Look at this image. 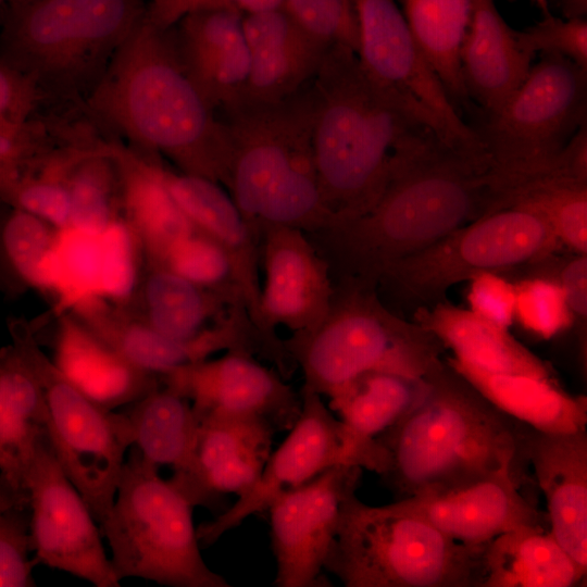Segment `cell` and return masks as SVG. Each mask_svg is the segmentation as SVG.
Masks as SVG:
<instances>
[{
	"instance_id": "6da1fadb",
	"label": "cell",
	"mask_w": 587,
	"mask_h": 587,
	"mask_svg": "<svg viewBox=\"0 0 587 587\" xmlns=\"http://www.w3.org/2000/svg\"><path fill=\"white\" fill-rule=\"evenodd\" d=\"M508 208V188L486 154L457 150L433 134L396 157L373 207L340 224L366 276L489 213Z\"/></svg>"
},
{
	"instance_id": "7a4b0ae2",
	"label": "cell",
	"mask_w": 587,
	"mask_h": 587,
	"mask_svg": "<svg viewBox=\"0 0 587 587\" xmlns=\"http://www.w3.org/2000/svg\"><path fill=\"white\" fill-rule=\"evenodd\" d=\"M424 377L422 400L375 438L379 476L397 500L513 471L524 424L495 407L445 358Z\"/></svg>"
},
{
	"instance_id": "3957f363",
	"label": "cell",
	"mask_w": 587,
	"mask_h": 587,
	"mask_svg": "<svg viewBox=\"0 0 587 587\" xmlns=\"http://www.w3.org/2000/svg\"><path fill=\"white\" fill-rule=\"evenodd\" d=\"M311 89L315 170L324 203L339 225L367 212L397 154L433 133L375 86L345 47L327 50Z\"/></svg>"
},
{
	"instance_id": "277c9868",
	"label": "cell",
	"mask_w": 587,
	"mask_h": 587,
	"mask_svg": "<svg viewBox=\"0 0 587 587\" xmlns=\"http://www.w3.org/2000/svg\"><path fill=\"white\" fill-rule=\"evenodd\" d=\"M163 30L146 27L117 48L92 105L125 136L171 155L190 174L226 180V129Z\"/></svg>"
},
{
	"instance_id": "5b68a950",
	"label": "cell",
	"mask_w": 587,
	"mask_h": 587,
	"mask_svg": "<svg viewBox=\"0 0 587 587\" xmlns=\"http://www.w3.org/2000/svg\"><path fill=\"white\" fill-rule=\"evenodd\" d=\"M311 82L276 101L217 111L230 147L226 180L245 218L276 225L332 218L314 164Z\"/></svg>"
},
{
	"instance_id": "8992f818",
	"label": "cell",
	"mask_w": 587,
	"mask_h": 587,
	"mask_svg": "<svg viewBox=\"0 0 587 587\" xmlns=\"http://www.w3.org/2000/svg\"><path fill=\"white\" fill-rule=\"evenodd\" d=\"M485 546L454 541L400 500L371 507L352 494L324 569L347 587H482Z\"/></svg>"
},
{
	"instance_id": "52a82bcc",
	"label": "cell",
	"mask_w": 587,
	"mask_h": 587,
	"mask_svg": "<svg viewBox=\"0 0 587 587\" xmlns=\"http://www.w3.org/2000/svg\"><path fill=\"white\" fill-rule=\"evenodd\" d=\"M192 505L130 447L113 505L100 525L120 580L138 577L171 587H229L200 553Z\"/></svg>"
},
{
	"instance_id": "ba28073f",
	"label": "cell",
	"mask_w": 587,
	"mask_h": 587,
	"mask_svg": "<svg viewBox=\"0 0 587 587\" xmlns=\"http://www.w3.org/2000/svg\"><path fill=\"white\" fill-rule=\"evenodd\" d=\"M587 124V71L541 54L519 89L476 133L509 187L547 166Z\"/></svg>"
},
{
	"instance_id": "9c48e42d",
	"label": "cell",
	"mask_w": 587,
	"mask_h": 587,
	"mask_svg": "<svg viewBox=\"0 0 587 587\" xmlns=\"http://www.w3.org/2000/svg\"><path fill=\"white\" fill-rule=\"evenodd\" d=\"M291 348L304 370V389L326 396L372 371L424 377L446 349L413 320L397 317L361 294Z\"/></svg>"
},
{
	"instance_id": "30bf717a",
	"label": "cell",
	"mask_w": 587,
	"mask_h": 587,
	"mask_svg": "<svg viewBox=\"0 0 587 587\" xmlns=\"http://www.w3.org/2000/svg\"><path fill=\"white\" fill-rule=\"evenodd\" d=\"M563 250L536 212L508 207L471 222L390 264L386 276L415 309L484 272L508 273Z\"/></svg>"
},
{
	"instance_id": "8fae6325",
	"label": "cell",
	"mask_w": 587,
	"mask_h": 587,
	"mask_svg": "<svg viewBox=\"0 0 587 587\" xmlns=\"http://www.w3.org/2000/svg\"><path fill=\"white\" fill-rule=\"evenodd\" d=\"M17 346L40 384L52 450L101 525L113 505L133 445L129 420L122 411L105 410L92 402L26 342Z\"/></svg>"
},
{
	"instance_id": "7c38bea8",
	"label": "cell",
	"mask_w": 587,
	"mask_h": 587,
	"mask_svg": "<svg viewBox=\"0 0 587 587\" xmlns=\"http://www.w3.org/2000/svg\"><path fill=\"white\" fill-rule=\"evenodd\" d=\"M357 57L369 79L420 125L457 150L487 154L417 47L397 0H353Z\"/></svg>"
},
{
	"instance_id": "4fadbf2b",
	"label": "cell",
	"mask_w": 587,
	"mask_h": 587,
	"mask_svg": "<svg viewBox=\"0 0 587 587\" xmlns=\"http://www.w3.org/2000/svg\"><path fill=\"white\" fill-rule=\"evenodd\" d=\"M278 449L268 457L253 486L223 513L196 529L200 547L213 545L248 516L267 511L282 494L339 464L380 473L383 462L376 441H365L337 420L320 399L303 390L301 413Z\"/></svg>"
},
{
	"instance_id": "5bb4252c",
	"label": "cell",
	"mask_w": 587,
	"mask_h": 587,
	"mask_svg": "<svg viewBox=\"0 0 587 587\" xmlns=\"http://www.w3.org/2000/svg\"><path fill=\"white\" fill-rule=\"evenodd\" d=\"M126 16V0H42L8 30L1 64L32 84L73 77L114 48Z\"/></svg>"
},
{
	"instance_id": "9a60e30c",
	"label": "cell",
	"mask_w": 587,
	"mask_h": 587,
	"mask_svg": "<svg viewBox=\"0 0 587 587\" xmlns=\"http://www.w3.org/2000/svg\"><path fill=\"white\" fill-rule=\"evenodd\" d=\"M37 563L97 587H120L102 545L100 527L60 465L46 432L37 439L23 474Z\"/></svg>"
},
{
	"instance_id": "2e32d148",
	"label": "cell",
	"mask_w": 587,
	"mask_h": 587,
	"mask_svg": "<svg viewBox=\"0 0 587 587\" xmlns=\"http://www.w3.org/2000/svg\"><path fill=\"white\" fill-rule=\"evenodd\" d=\"M362 467L335 465L279 495L268 507L278 587L324 586L322 571L345 501L357 492Z\"/></svg>"
},
{
	"instance_id": "e0dca14e",
	"label": "cell",
	"mask_w": 587,
	"mask_h": 587,
	"mask_svg": "<svg viewBox=\"0 0 587 587\" xmlns=\"http://www.w3.org/2000/svg\"><path fill=\"white\" fill-rule=\"evenodd\" d=\"M162 375L167 388L192 400L197 420L248 417L263 421L280 432L290 429L301 413L302 399L274 372L242 351Z\"/></svg>"
},
{
	"instance_id": "ac0fdd59",
	"label": "cell",
	"mask_w": 587,
	"mask_h": 587,
	"mask_svg": "<svg viewBox=\"0 0 587 587\" xmlns=\"http://www.w3.org/2000/svg\"><path fill=\"white\" fill-rule=\"evenodd\" d=\"M197 422L190 460L168 480L192 507L221 514L225 495L240 497L257 482L277 432L263 421L248 417H204Z\"/></svg>"
},
{
	"instance_id": "d6986e66",
	"label": "cell",
	"mask_w": 587,
	"mask_h": 587,
	"mask_svg": "<svg viewBox=\"0 0 587 587\" xmlns=\"http://www.w3.org/2000/svg\"><path fill=\"white\" fill-rule=\"evenodd\" d=\"M400 501L454 541L472 547L521 527L546 524L544 515L520 492L512 470Z\"/></svg>"
},
{
	"instance_id": "ffe728a7",
	"label": "cell",
	"mask_w": 587,
	"mask_h": 587,
	"mask_svg": "<svg viewBox=\"0 0 587 587\" xmlns=\"http://www.w3.org/2000/svg\"><path fill=\"white\" fill-rule=\"evenodd\" d=\"M521 450L545 495L549 530L587 573L586 429L549 434L524 424Z\"/></svg>"
},
{
	"instance_id": "44dd1931",
	"label": "cell",
	"mask_w": 587,
	"mask_h": 587,
	"mask_svg": "<svg viewBox=\"0 0 587 587\" xmlns=\"http://www.w3.org/2000/svg\"><path fill=\"white\" fill-rule=\"evenodd\" d=\"M242 14L233 10L190 13L175 41L183 65L204 100L217 111L238 102L249 76Z\"/></svg>"
},
{
	"instance_id": "7402d4cb",
	"label": "cell",
	"mask_w": 587,
	"mask_h": 587,
	"mask_svg": "<svg viewBox=\"0 0 587 587\" xmlns=\"http://www.w3.org/2000/svg\"><path fill=\"white\" fill-rule=\"evenodd\" d=\"M242 25L249 76L239 101L271 102L292 95L314 78L329 49L282 8L243 15Z\"/></svg>"
},
{
	"instance_id": "603a6c76",
	"label": "cell",
	"mask_w": 587,
	"mask_h": 587,
	"mask_svg": "<svg viewBox=\"0 0 587 587\" xmlns=\"http://www.w3.org/2000/svg\"><path fill=\"white\" fill-rule=\"evenodd\" d=\"M470 1V22L460 51L461 74L469 100L479 105L486 118L523 84L534 55L521 48L515 29L501 16L495 0Z\"/></svg>"
},
{
	"instance_id": "cb8c5ba5",
	"label": "cell",
	"mask_w": 587,
	"mask_h": 587,
	"mask_svg": "<svg viewBox=\"0 0 587 587\" xmlns=\"http://www.w3.org/2000/svg\"><path fill=\"white\" fill-rule=\"evenodd\" d=\"M413 321L451 349L459 361L495 373L555 378L550 364L513 338L508 329L470 309L445 300L415 309Z\"/></svg>"
},
{
	"instance_id": "d4e9b609",
	"label": "cell",
	"mask_w": 587,
	"mask_h": 587,
	"mask_svg": "<svg viewBox=\"0 0 587 587\" xmlns=\"http://www.w3.org/2000/svg\"><path fill=\"white\" fill-rule=\"evenodd\" d=\"M500 411L528 427L549 434L585 430L587 399L565 391L557 378L495 373L445 358Z\"/></svg>"
},
{
	"instance_id": "484cf974",
	"label": "cell",
	"mask_w": 587,
	"mask_h": 587,
	"mask_svg": "<svg viewBox=\"0 0 587 587\" xmlns=\"http://www.w3.org/2000/svg\"><path fill=\"white\" fill-rule=\"evenodd\" d=\"M482 587H570L583 572L546 526H525L492 539L484 550Z\"/></svg>"
},
{
	"instance_id": "4316f807",
	"label": "cell",
	"mask_w": 587,
	"mask_h": 587,
	"mask_svg": "<svg viewBox=\"0 0 587 587\" xmlns=\"http://www.w3.org/2000/svg\"><path fill=\"white\" fill-rule=\"evenodd\" d=\"M55 367L79 391L105 410L129 404L152 391L150 372L138 369L111 346L66 328L57 345Z\"/></svg>"
},
{
	"instance_id": "83f0119b",
	"label": "cell",
	"mask_w": 587,
	"mask_h": 587,
	"mask_svg": "<svg viewBox=\"0 0 587 587\" xmlns=\"http://www.w3.org/2000/svg\"><path fill=\"white\" fill-rule=\"evenodd\" d=\"M43 432L40 384L18 347L4 351L0 354V473L21 491H25L24 470Z\"/></svg>"
},
{
	"instance_id": "f1b7e54d",
	"label": "cell",
	"mask_w": 587,
	"mask_h": 587,
	"mask_svg": "<svg viewBox=\"0 0 587 587\" xmlns=\"http://www.w3.org/2000/svg\"><path fill=\"white\" fill-rule=\"evenodd\" d=\"M426 389L425 377L372 371L333 392L330 407L352 434L362 440L374 441L412 411Z\"/></svg>"
},
{
	"instance_id": "f546056e",
	"label": "cell",
	"mask_w": 587,
	"mask_h": 587,
	"mask_svg": "<svg viewBox=\"0 0 587 587\" xmlns=\"http://www.w3.org/2000/svg\"><path fill=\"white\" fill-rule=\"evenodd\" d=\"M129 420L133 445L149 464L178 473L188 464L198 422L189 400L170 388L153 389L122 411Z\"/></svg>"
},
{
	"instance_id": "4dcf8cb0",
	"label": "cell",
	"mask_w": 587,
	"mask_h": 587,
	"mask_svg": "<svg viewBox=\"0 0 587 587\" xmlns=\"http://www.w3.org/2000/svg\"><path fill=\"white\" fill-rule=\"evenodd\" d=\"M405 23L454 105L469 102L460 64L470 0H397Z\"/></svg>"
},
{
	"instance_id": "1f68e13d",
	"label": "cell",
	"mask_w": 587,
	"mask_h": 587,
	"mask_svg": "<svg viewBox=\"0 0 587 587\" xmlns=\"http://www.w3.org/2000/svg\"><path fill=\"white\" fill-rule=\"evenodd\" d=\"M512 205L539 214L563 250L587 254V183L532 176L510 187Z\"/></svg>"
},
{
	"instance_id": "d6a6232c",
	"label": "cell",
	"mask_w": 587,
	"mask_h": 587,
	"mask_svg": "<svg viewBox=\"0 0 587 587\" xmlns=\"http://www.w3.org/2000/svg\"><path fill=\"white\" fill-rule=\"evenodd\" d=\"M320 290L317 270L309 252L296 241H276L268 250L263 292L267 315L298 324L313 307Z\"/></svg>"
},
{
	"instance_id": "836d02e7",
	"label": "cell",
	"mask_w": 587,
	"mask_h": 587,
	"mask_svg": "<svg viewBox=\"0 0 587 587\" xmlns=\"http://www.w3.org/2000/svg\"><path fill=\"white\" fill-rule=\"evenodd\" d=\"M158 174L191 224L212 235L223 247L233 249L246 243V218L233 198L214 180L190 173L175 175L158 172Z\"/></svg>"
},
{
	"instance_id": "e575fe53",
	"label": "cell",
	"mask_w": 587,
	"mask_h": 587,
	"mask_svg": "<svg viewBox=\"0 0 587 587\" xmlns=\"http://www.w3.org/2000/svg\"><path fill=\"white\" fill-rule=\"evenodd\" d=\"M101 233L67 229L52 243L41 287H54L75 301L101 295Z\"/></svg>"
},
{
	"instance_id": "d590c367",
	"label": "cell",
	"mask_w": 587,
	"mask_h": 587,
	"mask_svg": "<svg viewBox=\"0 0 587 587\" xmlns=\"http://www.w3.org/2000/svg\"><path fill=\"white\" fill-rule=\"evenodd\" d=\"M151 327L180 340L196 338L204 305L196 286L173 272L154 274L147 286Z\"/></svg>"
},
{
	"instance_id": "8d00e7d4",
	"label": "cell",
	"mask_w": 587,
	"mask_h": 587,
	"mask_svg": "<svg viewBox=\"0 0 587 587\" xmlns=\"http://www.w3.org/2000/svg\"><path fill=\"white\" fill-rule=\"evenodd\" d=\"M128 203L142 230L162 250L166 251L190 235V221L174 201L157 171H142L132 178Z\"/></svg>"
},
{
	"instance_id": "74e56055",
	"label": "cell",
	"mask_w": 587,
	"mask_h": 587,
	"mask_svg": "<svg viewBox=\"0 0 587 587\" xmlns=\"http://www.w3.org/2000/svg\"><path fill=\"white\" fill-rule=\"evenodd\" d=\"M520 270L524 271L522 277L513 280L514 321L541 339H550L573 327L572 314L560 284L548 275Z\"/></svg>"
},
{
	"instance_id": "f35d334b",
	"label": "cell",
	"mask_w": 587,
	"mask_h": 587,
	"mask_svg": "<svg viewBox=\"0 0 587 587\" xmlns=\"http://www.w3.org/2000/svg\"><path fill=\"white\" fill-rule=\"evenodd\" d=\"M280 8L319 42L357 54L359 25L353 0H283Z\"/></svg>"
},
{
	"instance_id": "ab89813d",
	"label": "cell",
	"mask_w": 587,
	"mask_h": 587,
	"mask_svg": "<svg viewBox=\"0 0 587 587\" xmlns=\"http://www.w3.org/2000/svg\"><path fill=\"white\" fill-rule=\"evenodd\" d=\"M1 245L12 270L23 280L42 286L43 270L52 242L41 221L16 209L3 224Z\"/></svg>"
},
{
	"instance_id": "60d3db41",
	"label": "cell",
	"mask_w": 587,
	"mask_h": 587,
	"mask_svg": "<svg viewBox=\"0 0 587 587\" xmlns=\"http://www.w3.org/2000/svg\"><path fill=\"white\" fill-rule=\"evenodd\" d=\"M30 535L29 507L14 505L0 516V587H33L37 563Z\"/></svg>"
},
{
	"instance_id": "b9f144b4",
	"label": "cell",
	"mask_w": 587,
	"mask_h": 587,
	"mask_svg": "<svg viewBox=\"0 0 587 587\" xmlns=\"http://www.w3.org/2000/svg\"><path fill=\"white\" fill-rule=\"evenodd\" d=\"M521 48L535 57L562 55L587 71V21L561 18L552 14L524 30H515Z\"/></svg>"
},
{
	"instance_id": "7bdbcfd3",
	"label": "cell",
	"mask_w": 587,
	"mask_h": 587,
	"mask_svg": "<svg viewBox=\"0 0 587 587\" xmlns=\"http://www.w3.org/2000/svg\"><path fill=\"white\" fill-rule=\"evenodd\" d=\"M165 254L171 272L193 285H214L226 278L230 260L225 248L190 235L171 246Z\"/></svg>"
},
{
	"instance_id": "ee69618b",
	"label": "cell",
	"mask_w": 587,
	"mask_h": 587,
	"mask_svg": "<svg viewBox=\"0 0 587 587\" xmlns=\"http://www.w3.org/2000/svg\"><path fill=\"white\" fill-rule=\"evenodd\" d=\"M522 268L548 275L560 284L572 314L573 326L577 327L583 344V338L586 340L587 323V254L567 251L565 255H560L557 251Z\"/></svg>"
},
{
	"instance_id": "f6af8a7d",
	"label": "cell",
	"mask_w": 587,
	"mask_h": 587,
	"mask_svg": "<svg viewBox=\"0 0 587 587\" xmlns=\"http://www.w3.org/2000/svg\"><path fill=\"white\" fill-rule=\"evenodd\" d=\"M469 282V309L479 317L509 329L515 322L514 282L499 272H484Z\"/></svg>"
},
{
	"instance_id": "bcb514c9",
	"label": "cell",
	"mask_w": 587,
	"mask_h": 587,
	"mask_svg": "<svg viewBox=\"0 0 587 587\" xmlns=\"http://www.w3.org/2000/svg\"><path fill=\"white\" fill-rule=\"evenodd\" d=\"M101 295L124 297L135 279L129 236L121 224L110 223L101 233Z\"/></svg>"
},
{
	"instance_id": "7dc6e473",
	"label": "cell",
	"mask_w": 587,
	"mask_h": 587,
	"mask_svg": "<svg viewBox=\"0 0 587 587\" xmlns=\"http://www.w3.org/2000/svg\"><path fill=\"white\" fill-rule=\"evenodd\" d=\"M9 193L17 209L38 218L65 226L71 222L70 191L49 183H26L15 185L13 182L3 190Z\"/></svg>"
},
{
	"instance_id": "c3c4849f",
	"label": "cell",
	"mask_w": 587,
	"mask_h": 587,
	"mask_svg": "<svg viewBox=\"0 0 587 587\" xmlns=\"http://www.w3.org/2000/svg\"><path fill=\"white\" fill-rule=\"evenodd\" d=\"M71 222L73 226L90 233H101L110 224L109 202L100 180L82 174L72 184Z\"/></svg>"
},
{
	"instance_id": "681fc988",
	"label": "cell",
	"mask_w": 587,
	"mask_h": 587,
	"mask_svg": "<svg viewBox=\"0 0 587 587\" xmlns=\"http://www.w3.org/2000/svg\"><path fill=\"white\" fill-rule=\"evenodd\" d=\"M283 0H155L154 25L165 29L184 16L207 10H233L242 15L279 9Z\"/></svg>"
},
{
	"instance_id": "f907efd6",
	"label": "cell",
	"mask_w": 587,
	"mask_h": 587,
	"mask_svg": "<svg viewBox=\"0 0 587 587\" xmlns=\"http://www.w3.org/2000/svg\"><path fill=\"white\" fill-rule=\"evenodd\" d=\"M33 100V84L0 64V121L24 124Z\"/></svg>"
},
{
	"instance_id": "816d5d0a",
	"label": "cell",
	"mask_w": 587,
	"mask_h": 587,
	"mask_svg": "<svg viewBox=\"0 0 587 587\" xmlns=\"http://www.w3.org/2000/svg\"><path fill=\"white\" fill-rule=\"evenodd\" d=\"M28 148V133L24 124L0 121V160L15 162Z\"/></svg>"
},
{
	"instance_id": "f5cc1de1",
	"label": "cell",
	"mask_w": 587,
	"mask_h": 587,
	"mask_svg": "<svg viewBox=\"0 0 587 587\" xmlns=\"http://www.w3.org/2000/svg\"><path fill=\"white\" fill-rule=\"evenodd\" d=\"M28 497L25 491L16 489L1 473H0V516L10 508L27 503Z\"/></svg>"
},
{
	"instance_id": "db71d44e",
	"label": "cell",
	"mask_w": 587,
	"mask_h": 587,
	"mask_svg": "<svg viewBox=\"0 0 587 587\" xmlns=\"http://www.w3.org/2000/svg\"><path fill=\"white\" fill-rule=\"evenodd\" d=\"M565 18H582L586 16V0H559Z\"/></svg>"
},
{
	"instance_id": "11a10c76",
	"label": "cell",
	"mask_w": 587,
	"mask_h": 587,
	"mask_svg": "<svg viewBox=\"0 0 587 587\" xmlns=\"http://www.w3.org/2000/svg\"><path fill=\"white\" fill-rule=\"evenodd\" d=\"M14 163L15 162L0 160V190H4L14 180Z\"/></svg>"
},
{
	"instance_id": "9f6ffc18",
	"label": "cell",
	"mask_w": 587,
	"mask_h": 587,
	"mask_svg": "<svg viewBox=\"0 0 587 587\" xmlns=\"http://www.w3.org/2000/svg\"><path fill=\"white\" fill-rule=\"evenodd\" d=\"M540 11L542 16L549 15L550 9H549V0H530Z\"/></svg>"
},
{
	"instance_id": "6f0895ef",
	"label": "cell",
	"mask_w": 587,
	"mask_h": 587,
	"mask_svg": "<svg viewBox=\"0 0 587 587\" xmlns=\"http://www.w3.org/2000/svg\"><path fill=\"white\" fill-rule=\"evenodd\" d=\"M508 1L512 2V1H514V0H508Z\"/></svg>"
}]
</instances>
